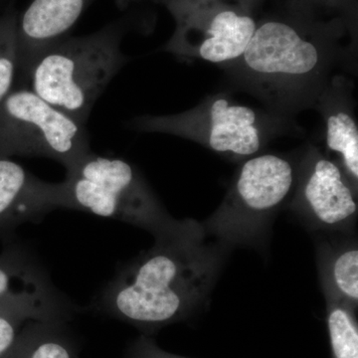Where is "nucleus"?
<instances>
[{"label": "nucleus", "instance_id": "obj_20", "mask_svg": "<svg viewBox=\"0 0 358 358\" xmlns=\"http://www.w3.org/2000/svg\"><path fill=\"white\" fill-rule=\"evenodd\" d=\"M127 358H186L162 350L152 339L141 336L129 348Z\"/></svg>", "mask_w": 358, "mask_h": 358}, {"label": "nucleus", "instance_id": "obj_4", "mask_svg": "<svg viewBox=\"0 0 358 358\" xmlns=\"http://www.w3.org/2000/svg\"><path fill=\"white\" fill-rule=\"evenodd\" d=\"M64 180L47 185V205L89 212L115 219L152 233L166 234L178 225L145 178L121 159L90 152L67 169Z\"/></svg>", "mask_w": 358, "mask_h": 358}, {"label": "nucleus", "instance_id": "obj_19", "mask_svg": "<svg viewBox=\"0 0 358 358\" xmlns=\"http://www.w3.org/2000/svg\"><path fill=\"white\" fill-rule=\"evenodd\" d=\"M293 6L313 15L322 9L334 11L357 29V0H293Z\"/></svg>", "mask_w": 358, "mask_h": 358}, {"label": "nucleus", "instance_id": "obj_5", "mask_svg": "<svg viewBox=\"0 0 358 358\" xmlns=\"http://www.w3.org/2000/svg\"><path fill=\"white\" fill-rule=\"evenodd\" d=\"M129 126L143 133L192 141L239 162L260 155L278 136L300 131L292 120L240 103L227 93L206 96L192 109L178 114L141 115Z\"/></svg>", "mask_w": 358, "mask_h": 358}, {"label": "nucleus", "instance_id": "obj_22", "mask_svg": "<svg viewBox=\"0 0 358 358\" xmlns=\"http://www.w3.org/2000/svg\"><path fill=\"white\" fill-rule=\"evenodd\" d=\"M261 0H236V3L239 4L244 8L251 10L260 2Z\"/></svg>", "mask_w": 358, "mask_h": 358}, {"label": "nucleus", "instance_id": "obj_17", "mask_svg": "<svg viewBox=\"0 0 358 358\" xmlns=\"http://www.w3.org/2000/svg\"><path fill=\"white\" fill-rule=\"evenodd\" d=\"M326 303L331 358H358L357 310L334 299Z\"/></svg>", "mask_w": 358, "mask_h": 358}, {"label": "nucleus", "instance_id": "obj_2", "mask_svg": "<svg viewBox=\"0 0 358 358\" xmlns=\"http://www.w3.org/2000/svg\"><path fill=\"white\" fill-rule=\"evenodd\" d=\"M229 249L192 219L155 237L148 251L117 273L94 301L99 312L145 333L186 320L206 301Z\"/></svg>", "mask_w": 358, "mask_h": 358}, {"label": "nucleus", "instance_id": "obj_14", "mask_svg": "<svg viewBox=\"0 0 358 358\" xmlns=\"http://www.w3.org/2000/svg\"><path fill=\"white\" fill-rule=\"evenodd\" d=\"M69 305L60 296L18 294L0 299V358L29 320H67Z\"/></svg>", "mask_w": 358, "mask_h": 358}, {"label": "nucleus", "instance_id": "obj_15", "mask_svg": "<svg viewBox=\"0 0 358 358\" xmlns=\"http://www.w3.org/2000/svg\"><path fill=\"white\" fill-rule=\"evenodd\" d=\"M66 320H29L1 358H77Z\"/></svg>", "mask_w": 358, "mask_h": 358}, {"label": "nucleus", "instance_id": "obj_3", "mask_svg": "<svg viewBox=\"0 0 358 358\" xmlns=\"http://www.w3.org/2000/svg\"><path fill=\"white\" fill-rule=\"evenodd\" d=\"M126 29L122 21H115L91 34L67 36L52 45L30 68L28 88L86 126L96 100L129 62L122 50Z\"/></svg>", "mask_w": 358, "mask_h": 358}, {"label": "nucleus", "instance_id": "obj_13", "mask_svg": "<svg viewBox=\"0 0 358 358\" xmlns=\"http://www.w3.org/2000/svg\"><path fill=\"white\" fill-rule=\"evenodd\" d=\"M317 263L324 298L358 305V247L353 239L324 240L317 244Z\"/></svg>", "mask_w": 358, "mask_h": 358}, {"label": "nucleus", "instance_id": "obj_12", "mask_svg": "<svg viewBox=\"0 0 358 358\" xmlns=\"http://www.w3.org/2000/svg\"><path fill=\"white\" fill-rule=\"evenodd\" d=\"M47 183L10 157H0V235L50 211Z\"/></svg>", "mask_w": 358, "mask_h": 358}, {"label": "nucleus", "instance_id": "obj_8", "mask_svg": "<svg viewBox=\"0 0 358 358\" xmlns=\"http://www.w3.org/2000/svg\"><path fill=\"white\" fill-rule=\"evenodd\" d=\"M164 6L176 21L164 50L221 67L241 57L258 23L251 10L224 0H173Z\"/></svg>", "mask_w": 358, "mask_h": 358}, {"label": "nucleus", "instance_id": "obj_6", "mask_svg": "<svg viewBox=\"0 0 358 358\" xmlns=\"http://www.w3.org/2000/svg\"><path fill=\"white\" fill-rule=\"evenodd\" d=\"M298 162L282 155L260 154L244 160L223 201L204 222L205 234L225 248L259 246L296 185Z\"/></svg>", "mask_w": 358, "mask_h": 358}, {"label": "nucleus", "instance_id": "obj_11", "mask_svg": "<svg viewBox=\"0 0 358 358\" xmlns=\"http://www.w3.org/2000/svg\"><path fill=\"white\" fill-rule=\"evenodd\" d=\"M352 80L336 73L331 78L313 109L322 115L326 126V145L336 162L358 189V124Z\"/></svg>", "mask_w": 358, "mask_h": 358}, {"label": "nucleus", "instance_id": "obj_10", "mask_svg": "<svg viewBox=\"0 0 358 358\" xmlns=\"http://www.w3.org/2000/svg\"><path fill=\"white\" fill-rule=\"evenodd\" d=\"M94 0H32L17 16L18 74L27 76L37 58L67 37Z\"/></svg>", "mask_w": 358, "mask_h": 358}, {"label": "nucleus", "instance_id": "obj_1", "mask_svg": "<svg viewBox=\"0 0 358 358\" xmlns=\"http://www.w3.org/2000/svg\"><path fill=\"white\" fill-rule=\"evenodd\" d=\"M357 30L343 18L324 21L293 7L292 13L257 23L241 57L224 66L231 82L286 119L313 109L341 66H355V47L345 46Z\"/></svg>", "mask_w": 358, "mask_h": 358}, {"label": "nucleus", "instance_id": "obj_21", "mask_svg": "<svg viewBox=\"0 0 358 358\" xmlns=\"http://www.w3.org/2000/svg\"><path fill=\"white\" fill-rule=\"evenodd\" d=\"M141 1V0H117V4L121 7H127L131 6V4L136 3V2ZM150 1L157 2V3L164 4L167 2L173 1V0H150Z\"/></svg>", "mask_w": 358, "mask_h": 358}, {"label": "nucleus", "instance_id": "obj_9", "mask_svg": "<svg viewBox=\"0 0 358 358\" xmlns=\"http://www.w3.org/2000/svg\"><path fill=\"white\" fill-rule=\"evenodd\" d=\"M357 193L336 160L308 145L298 160L288 206L312 230L346 233L357 222Z\"/></svg>", "mask_w": 358, "mask_h": 358}, {"label": "nucleus", "instance_id": "obj_18", "mask_svg": "<svg viewBox=\"0 0 358 358\" xmlns=\"http://www.w3.org/2000/svg\"><path fill=\"white\" fill-rule=\"evenodd\" d=\"M16 24L15 14L0 17V101L13 91L18 74Z\"/></svg>", "mask_w": 358, "mask_h": 358}, {"label": "nucleus", "instance_id": "obj_7", "mask_svg": "<svg viewBox=\"0 0 358 358\" xmlns=\"http://www.w3.org/2000/svg\"><path fill=\"white\" fill-rule=\"evenodd\" d=\"M86 126L56 109L28 87L0 101V157H44L66 171L89 154Z\"/></svg>", "mask_w": 358, "mask_h": 358}, {"label": "nucleus", "instance_id": "obj_16", "mask_svg": "<svg viewBox=\"0 0 358 358\" xmlns=\"http://www.w3.org/2000/svg\"><path fill=\"white\" fill-rule=\"evenodd\" d=\"M18 294L59 296L31 256L22 250L9 248L0 255V299Z\"/></svg>", "mask_w": 358, "mask_h": 358}]
</instances>
